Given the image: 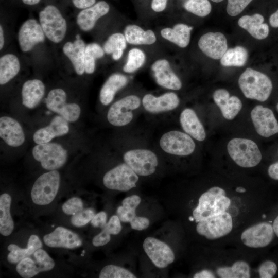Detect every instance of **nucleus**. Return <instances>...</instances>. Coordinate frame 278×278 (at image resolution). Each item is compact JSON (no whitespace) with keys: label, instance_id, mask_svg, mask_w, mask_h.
I'll return each instance as SVG.
<instances>
[{"label":"nucleus","instance_id":"39448f33","mask_svg":"<svg viewBox=\"0 0 278 278\" xmlns=\"http://www.w3.org/2000/svg\"><path fill=\"white\" fill-rule=\"evenodd\" d=\"M227 150L232 160L241 168L255 167L262 159L258 146L250 139L233 138L229 142Z\"/></svg>","mask_w":278,"mask_h":278},{"label":"nucleus","instance_id":"a211bd4d","mask_svg":"<svg viewBox=\"0 0 278 278\" xmlns=\"http://www.w3.org/2000/svg\"><path fill=\"white\" fill-rule=\"evenodd\" d=\"M45 35L37 20L29 19L23 23L18 32V41L21 50L27 52L35 45L44 41Z\"/></svg>","mask_w":278,"mask_h":278},{"label":"nucleus","instance_id":"79ce46f5","mask_svg":"<svg viewBox=\"0 0 278 278\" xmlns=\"http://www.w3.org/2000/svg\"><path fill=\"white\" fill-rule=\"evenodd\" d=\"M277 272L276 262L273 259H264L255 267V277L272 278L276 276Z\"/></svg>","mask_w":278,"mask_h":278},{"label":"nucleus","instance_id":"7c9ffc66","mask_svg":"<svg viewBox=\"0 0 278 278\" xmlns=\"http://www.w3.org/2000/svg\"><path fill=\"white\" fill-rule=\"evenodd\" d=\"M264 18L259 13L252 15H244L238 21L239 26L246 30L253 37L262 40L269 34L268 25L264 23Z\"/></svg>","mask_w":278,"mask_h":278},{"label":"nucleus","instance_id":"f8f14e48","mask_svg":"<svg viewBox=\"0 0 278 278\" xmlns=\"http://www.w3.org/2000/svg\"><path fill=\"white\" fill-rule=\"evenodd\" d=\"M138 176L125 163L120 164L107 171L103 183L107 188L126 192L136 186Z\"/></svg>","mask_w":278,"mask_h":278},{"label":"nucleus","instance_id":"bf43d9fd","mask_svg":"<svg viewBox=\"0 0 278 278\" xmlns=\"http://www.w3.org/2000/svg\"><path fill=\"white\" fill-rule=\"evenodd\" d=\"M40 0H22L23 2L28 5H33L38 4Z\"/></svg>","mask_w":278,"mask_h":278},{"label":"nucleus","instance_id":"3c124183","mask_svg":"<svg viewBox=\"0 0 278 278\" xmlns=\"http://www.w3.org/2000/svg\"><path fill=\"white\" fill-rule=\"evenodd\" d=\"M91 222L94 227L102 229L107 223V213L104 211L95 214Z\"/></svg>","mask_w":278,"mask_h":278},{"label":"nucleus","instance_id":"e433bc0d","mask_svg":"<svg viewBox=\"0 0 278 278\" xmlns=\"http://www.w3.org/2000/svg\"><path fill=\"white\" fill-rule=\"evenodd\" d=\"M141 201L140 196L136 195L127 197L122 201V205L116 210V214L121 222L130 223L137 216L135 210Z\"/></svg>","mask_w":278,"mask_h":278},{"label":"nucleus","instance_id":"13d9d810","mask_svg":"<svg viewBox=\"0 0 278 278\" xmlns=\"http://www.w3.org/2000/svg\"><path fill=\"white\" fill-rule=\"evenodd\" d=\"M4 45V31L2 25L0 26V49L1 50Z\"/></svg>","mask_w":278,"mask_h":278},{"label":"nucleus","instance_id":"8fccbe9b","mask_svg":"<svg viewBox=\"0 0 278 278\" xmlns=\"http://www.w3.org/2000/svg\"><path fill=\"white\" fill-rule=\"evenodd\" d=\"M130 223L132 229L137 231H142L149 227L150 221L147 218L136 216L130 222Z\"/></svg>","mask_w":278,"mask_h":278},{"label":"nucleus","instance_id":"9b49d317","mask_svg":"<svg viewBox=\"0 0 278 278\" xmlns=\"http://www.w3.org/2000/svg\"><path fill=\"white\" fill-rule=\"evenodd\" d=\"M160 148L165 152L177 156H187L193 153L196 144L185 132L171 130L164 133L159 141Z\"/></svg>","mask_w":278,"mask_h":278},{"label":"nucleus","instance_id":"5701e85b","mask_svg":"<svg viewBox=\"0 0 278 278\" xmlns=\"http://www.w3.org/2000/svg\"><path fill=\"white\" fill-rule=\"evenodd\" d=\"M0 137L8 146L16 147L25 142V136L20 123L9 116L0 118Z\"/></svg>","mask_w":278,"mask_h":278},{"label":"nucleus","instance_id":"393cba45","mask_svg":"<svg viewBox=\"0 0 278 278\" xmlns=\"http://www.w3.org/2000/svg\"><path fill=\"white\" fill-rule=\"evenodd\" d=\"M213 98L222 116L227 119H234L242 108V103L239 98L235 96H230L229 92L225 89L216 90L213 93Z\"/></svg>","mask_w":278,"mask_h":278},{"label":"nucleus","instance_id":"c9c22d12","mask_svg":"<svg viewBox=\"0 0 278 278\" xmlns=\"http://www.w3.org/2000/svg\"><path fill=\"white\" fill-rule=\"evenodd\" d=\"M127 42L124 34L116 32L111 34L105 42L103 49L107 54H112L115 61L119 60L127 47Z\"/></svg>","mask_w":278,"mask_h":278},{"label":"nucleus","instance_id":"6ab92c4d","mask_svg":"<svg viewBox=\"0 0 278 278\" xmlns=\"http://www.w3.org/2000/svg\"><path fill=\"white\" fill-rule=\"evenodd\" d=\"M179 103V97L173 92H166L158 96L146 94L142 99L144 109L153 114L171 111L177 108Z\"/></svg>","mask_w":278,"mask_h":278},{"label":"nucleus","instance_id":"c85d7f7f","mask_svg":"<svg viewBox=\"0 0 278 278\" xmlns=\"http://www.w3.org/2000/svg\"><path fill=\"white\" fill-rule=\"evenodd\" d=\"M128 82V78L123 74L114 73L111 75L101 88L99 93L100 102L105 106L109 105L117 92L125 86Z\"/></svg>","mask_w":278,"mask_h":278},{"label":"nucleus","instance_id":"bb28decb","mask_svg":"<svg viewBox=\"0 0 278 278\" xmlns=\"http://www.w3.org/2000/svg\"><path fill=\"white\" fill-rule=\"evenodd\" d=\"M45 88L40 80L26 81L22 89L23 105L28 109H33L41 102L45 94Z\"/></svg>","mask_w":278,"mask_h":278},{"label":"nucleus","instance_id":"ea45409f","mask_svg":"<svg viewBox=\"0 0 278 278\" xmlns=\"http://www.w3.org/2000/svg\"><path fill=\"white\" fill-rule=\"evenodd\" d=\"M146 59V56L143 50L138 48H131L128 51L123 70L126 73H133L143 66Z\"/></svg>","mask_w":278,"mask_h":278},{"label":"nucleus","instance_id":"a19ab883","mask_svg":"<svg viewBox=\"0 0 278 278\" xmlns=\"http://www.w3.org/2000/svg\"><path fill=\"white\" fill-rule=\"evenodd\" d=\"M183 7L187 11L199 17L207 16L212 10L208 0H186Z\"/></svg>","mask_w":278,"mask_h":278},{"label":"nucleus","instance_id":"6e6552de","mask_svg":"<svg viewBox=\"0 0 278 278\" xmlns=\"http://www.w3.org/2000/svg\"><path fill=\"white\" fill-rule=\"evenodd\" d=\"M40 24L45 36L55 43L61 42L67 31V23L59 9L54 5L46 6L39 13Z\"/></svg>","mask_w":278,"mask_h":278},{"label":"nucleus","instance_id":"20e7f679","mask_svg":"<svg viewBox=\"0 0 278 278\" xmlns=\"http://www.w3.org/2000/svg\"><path fill=\"white\" fill-rule=\"evenodd\" d=\"M238 84L246 98L260 101L267 100L272 90L270 79L265 74L251 68L241 74Z\"/></svg>","mask_w":278,"mask_h":278},{"label":"nucleus","instance_id":"f257e3e1","mask_svg":"<svg viewBox=\"0 0 278 278\" xmlns=\"http://www.w3.org/2000/svg\"><path fill=\"white\" fill-rule=\"evenodd\" d=\"M269 197L247 184L213 183L189 201L187 221L206 246H230L245 228L266 217Z\"/></svg>","mask_w":278,"mask_h":278},{"label":"nucleus","instance_id":"dca6fc26","mask_svg":"<svg viewBox=\"0 0 278 278\" xmlns=\"http://www.w3.org/2000/svg\"><path fill=\"white\" fill-rule=\"evenodd\" d=\"M250 114L254 127L259 135L268 137L278 133V122L271 109L257 105Z\"/></svg>","mask_w":278,"mask_h":278},{"label":"nucleus","instance_id":"680f3d73","mask_svg":"<svg viewBox=\"0 0 278 278\" xmlns=\"http://www.w3.org/2000/svg\"><path fill=\"white\" fill-rule=\"evenodd\" d=\"M80 36L79 34H77L76 36V39H80Z\"/></svg>","mask_w":278,"mask_h":278},{"label":"nucleus","instance_id":"7ed1b4c3","mask_svg":"<svg viewBox=\"0 0 278 278\" xmlns=\"http://www.w3.org/2000/svg\"><path fill=\"white\" fill-rule=\"evenodd\" d=\"M266 217L245 228L237 235L230 246L258 257L265 249L273 243L276 237L271 221L266 220Z\"/></svg>","mask_w":278,"mask_h":278},{"label":"nucleus","instance_id":"f3484780","mask_svg":"<svg viewBox=\"0 0 278 278\" xmlns=\"http://www.w3.org/2000/svg\"><path fill=\"white\" fill-rule=\"evenodd\" d=\"M151 70L155 82L159 86L173 91L181 89L182 82L167 59H159L154 61L151 66Z\"/></svg>","mask_w":278,"mask_h":278},{"label":"nucleus","instance_id":"ddd939ff","mask_svg":"<svg viewBox=\"0 0 278 278\" xmlns=\"http://www.w3.org/2000/svg\"><path fill=\"white\" fill-rule=\"evenodd\" d=\"M55 265L53 258L44 250L40 248L19 262L16 270L21 277L31 278L40 272L51 270Z\"/></svg>","mask_w":278,"mask_h":278},{"label":"nucleus","instance_id":"864d4df0","mask_svg":"<svg viewBox=\"0 0 278 278\" xmlns=\"http://www.w3.org/2000/svg\"><path fill=\"white\" fill-rule=\"evenodd\" d=\"M74 6L79 9H84L94 5L96 0H72Z\"/></svg>","mask_w":278,"mask_h":278},{"label":"nucleus","instance_id":"e2e57ef3","mask_svg":"<svg viewBox=\"0 0 278 278\" xmlns=\"http://www.w3.org/2000/svg\"><path fill=\"white\" fill-rule=\"evenodd\" d=\"M276 109H277V111H278V103H277V105H276Z\"/></svg>","mask_w":278,"mask_h":278},{"label":"nucleus","instance_id":"cd10ccee","mask_svg":"<svg viewBox=\"0 0 278 278\" xmlns=\"http://www.w3.org/2000/svg\"><path fill=\"white\" fill-rule=\"evenodd\" d=\"M86 45L80 39H76L74 42H67L63 47V52L70 59L76 73L82 75L85 72L84 51Z\"/></svg>","mask_w":278,"mask_h":278},{"label":"nucleus","instance_id":"72a5a7b5","mask_svg":"<svg viewBox=\"0 0 278 278\" xmlns=\"http://www.w3.org/2000/svg\"><path fill=\"white\" fill-rule=\"evenodd\" d=\"M20 63L18 57L12 54L3 55L0 58V84L9 82L19 73Z\"/></svg>","mask_w":278,"mask_h":278},{"label":"nucleus","instance_id":"412c9836","mask_svg":"<svg viewBox=\"0 0 278 278\" xmlns=\"http://www.w3.org/2000/svg\"><path fill=\"white\" fill-rule=\"evenodd\" d=\"M200 50L207 56L220 59L227 50L225 37L220 32H208L202 35L198 41Z\"/></svg>","mask_w":278,"mask_h":278},{"label":"nucleus","instance_id":"c756f323","mask_svg":"<svg viewBox=\"0 0 278 278\" xmlns=\"http://www.w3.org/2000/svg\"><path fill=\"white\" fill-rule=\"evenodd\" d=\"M193 29L185 24L178 23L172 27H165L160 31L161 37L179 47L185 48L190 42L191 31Z\"/></svg>","mask_w":278,"mask_h":278},{"label":"nucleus","instance_id":"9d476101","mask_svg":"<svg viewBox=\"0 0 278 278\" xmlns=\"http://www.w3.org/2000/svg\"><path fill=\"white\" fill-rule=\"evenodd\" d=\"M142 100L136 95H127L113 103L107 113V119L112 126L123 127L133 119L134 112L140 107Z\"/></svg>","mask_w":278,"mask_h":278},{"label":"nucleus","instance_id":"4468645a","mask_svg":"<svg viewBox=\"0 0 278 278\" xmlns=\"http://www.w3.org/2000/svg\"><path fill=\"white\" fill-rule=\"evenodd\" d=\"M66 93L63 89H53L45 99L46 106L68 122H75L80 115L81 108L76 103H66Z\"/></svg>","mask_w":278,"mask_h":278},{"label":"nucleus","instance_id":"6e6d98bb","mask_svg":"<svg viewBox=\"0 0 278 278\" xmlns=\"http://www.w3.org/2000/svg\"><path fill=\"white\" fill-rule=\"evenodd\" d=\"M269 23L274 28L278 27V9L270 15Z\"/></svg>","mask_w":278,"mask_h":278},{"label":"nucleus","instance_id":"f704fd0d","mask_svg":"<svg viewBox=\"0 0 278 278\" xmlns=\"http://www.w3.org/2000/svg\"><path fill=\"white\" fill-rule=\"evenodd\" d=\"M11 197L7 193L0 196V233L2 235H10L14 229V222L10 213Z\"/></svg>","mask_w":278,"mask_h":278},{"label":"nucleus","instance_id":"b1692460","mask_svg":"<svg viewBox=\"0 0 278 278\" xmlns=\"http://www.w3.org/2000/svg\"><path fill=\"white\" fill-rule=\"evenodd\" d=\"M109 10L110 6L106 1H98L79 13L76 18L77 24L82 30L89 31L94 27L99 19L106 15Z\"/></svg>","mask_w":278,"mask_h":278},{"label":"nucleus","instance_id":"f03ea898","mask_svg":"<svg viewBox=\"0 0 278 278\" xmlns=\"http://www.w3.org/2000/svg\"><path fill=\"white\" fill-rule=\"evenodd\" d=\"M205 266L193 275L194 278L255 277L257 257L230 246H206Z\"/></svg>","mask_w":278,"mask_h":278},{"label":"nucleus","instance_id":"4be33fe9","mask_svg":"<svg viewBox=\"0 0 278 278\" xmlns=\"http://www.w3.org/2000/svg\"><path fill=\"white\" fill-rule=\"evenodd\" d=\"M69 130L68 121L58 115L53 118L48 125L37 130L33 140L37 144L50 142L55 137L65 135Z\"/></svg>","mask_w":278,"mask_h":278},{"label":"nucleus","instance_id":"052dcab7","mask_svg":"<svg viewBox=\"0 0 278 278\" xmlns=\"http://www.w3.org/2000/svg\"><path fill=\"white\" fill-rule=\"evenodd\" d=\"M211 1L216 3H219L222 1L223 0H211Z\"/></svg>","mask_w":278,"mask_h":278},{"label":"nucleus","instance_id":"2f4dec72","mask_svg":"<svg viewBox=\"0 0 278 278\" xmlns=\"http://www.w3.org/2000/svg\"><path fill=\"white\" fill-rule=\"evenodd\" d=\"M124 34L127 43L134 45H150L155 43L157 37L151 29L144 30L136 24L127 25Z\"/></svg>","mask_w":278,"mask_h":278},{"label":"nucleus","instance_id":"603ef678","mask_svg":"<svg viewBox=\"0 0 278 278\" xmlns=\"http://www.w3.org/2000/svg\"><path fill=\"white\" fill-rule=\"evenodd\" d=\"M169 0H151V10L156 13H161L166 9Z\"/></svg>","mask_w":278,"mask_h":278},{"label":"nucleus","instance_id":"a18cd8bd","mask_svg":"<svg viewBox=\"0 0 278 278\" xmlns=\"http://www.w3.org/2000/svg\"><path fill=\"white\" fill-rule=\"evenodd\" d=\"M62 209L65 214L73 216L83 209V203L80 198L74 197L64 203Z\"/></svg>","mask_w":278,"mask_h":278},{"label":"nucleus","instance_id":"0eeeda50","mask_svg":"<svg viewBox=\"0 0 278 278\" xmlns=\"http://www.w3.org/2000/svg\"><path fill=\"white\" fill-rule=\"evenodd\" d=\"M32 153L42 167L48 171L61 168L68 157L67 150L61 145L52 142L37 144L32 149Z\"/></svg>","mask_w":278,"mask_h":278},{"label":"nucleus","instance_id":"c03bdc74","mask_svg":"<svg viewBox=\"0 0 278 278\" xmlns=\"http://www.w3.org/2000/svg\"><path fill=\"white\" fill-rule=\"evenodd\" d=\"M95 215V212L92 208L83 209L72 216L71 222L74 226L77 227H82L91 221Z\"/></svg>","mask_w":278,"mask_h":278},{"label":"nucleus","instance_id":"2eb2a0df","mask_svg":"<svg viewBox=\"0 0 278 278\" xmlns=\"http://www.w3.org/2000/svg\"><path fill=\"white\" fill-rule=\"evenodd\" d=\"M144 250L152 263L159 268H164L172 263L175 255L165 242L152 237H148L143 244Z\"/></svg>","mask_w":278,"mask_h":278},{"label":"nucleus","instance_id":"de8ad7c7","mask_svg":"<svg viewBox=\"0 0 278 278\" xmlns=\"http://www.w3.org/2000/svg\"><path fill=\"white\" fill-rule=\"evenodd\" d=\"M120 220L117 215H113L102 228L112 235H117L121 230Z\"/></svg>","mask_w":278,"mask_h":278},{"label":"nucleus","instance_id":"4c0bfd02","mask_svg":"<svg viewBox=\"0 0 278 278\" xmlns=\"http://www.w3.org/2000/svg\"><path fill=\"white\" fill-rule=\"evenodd\" d=\"M248 57L247 50L238 46L227 50L220 59V63L224 66H242L246 64Z\"/></svg>","mask_w":278,"mask_h":278},{"label":"nucleus","instance_id":"a878e982","mask_svg":"<svg viewBox=\"0 0 278 278\" xmlns=\"http://www.w3.org/2000/svg\"><path fill=\"white\" fill-rule=\"evenodd\" d=\"M179 119L180 125L186 133L200 142L205 140L206 133L204 128L193 109H184L180 114Z\"/></svg>","mask_w":278,"mask_h":278},{"label":"nucleus","instance_id":"37998d69","mask_svg":"<svg viewBox=\"0 0 278 278\" xmlns=\"http://www.w3.org/2000/svg\"><path fill=\"white\" fill-rule=\"evenodd\" d=\"M99 278H135L134 274L121 267L114 265L105 266L100 271Z\"/></svg>","mask_w":278,"mask_h":278},{"label":"nucleus","instance_id":"5fc2aeb1","mask_svg":"<svg viewBox=\"0 0 278 278\" xmlns=\"http://www.w3.org/2000/svg\"><path fill=\"white\" fill-rule=\"evenodd\" d=\"M269 176L274 180H278V161L271 164L268 168Z\"/></svg>","mask_w":278,"mask_h":278},{"label":"nucleus","instance_id":"1a4fd4ad","mask_svg":"<svg viewBox=\"0 0 278 278\" xmlns=\"http://www.w3.org/2000/svg\"><path fill=\"white\" fill-rule=\"evenodd\" d=\"M124 163L138 176L146 177L155 172L159 164L158 157L152 151L144 148L127 150L123 155Z\"/></svg>","mask_w":278,"mask_h":278},{"label":"nucleus","instance_id":"aec40b11","mask_svg":"<svg viewBox=\"0 0 278 278\" xmlns=\"http://www.w3.org/2000/svg\"><path fill=\"white\" fill-rule=\"evenodd\" d=\"M43 241L46 245L52 248L75 249L82 244L77 234L63 227H58L51 233L45 235Z\"/></svg>","mask_w":278,"mask_h":278},{"label":"nucleus","instance_id":"09e8293b","mask_svg":"<svg viewBox=\"0 0 278 278\" xmlns=\"http://www.w3.org/2000/svg\"><path fill=\"white\" fill-rule=\"evenodd\" d=\"M110 235L106 230L102 229V231L93 238V245L95 247H100L106 245L111 240Z\"/></svg>","mask_w":278,"mask_h":278},{"label":"nucleus","instance_id":"423d86ee","mask_svg":"<svg viewBox=\"0 0 278 278\" xmlns=\"http://www.w3.org/2000/svg\"><path fill=\"white\" fill-rule=\"evenodd\" d=\"M60 184V175L57 170H51L39 176L34 182L31 197L38 205L49 204L55 199Z\"/></svg>","mask_w":278,"mask_h":278},{"label":"nucleus","instance_id":"473e14b6","mask_svg":"<svg viewBox=\"0 0 278 278\" xmlns=\"http://www.w3.org/2000/svg\"><path fill=\"white\" fill-rule=\"evenodd\" d=\"M42 247L40 238L36 235H31L28 240L26 248H21L15 244H10L7 249L9 251L7 258L11 264H18L25 257L32 255L36 250Z\"/></svg>","mask_w":278,"mask_h":278},{"label":"nucleus","instance_id":"58836bf2","mask_svg":"<svg viewBox=\"0 0 278 278\" xmlns=\"http://www.w3.org/2000/svg\"><path fill=\"white\" fill-rule=\"evenodd\" d=\"M105 51L98 44L91 43L86 45L84 51L85 72L88 74L94 73L96 59L103 57Z\"/></svg>","mask_w":278,"mask_h":278},{"label":"nucleus","instance_id":"4d7b16f0","mask_svg":"<svg viewBox=\"0 0 278 278\" xmlns=\"http://www.w3.org/2000/svg\"><path fill=\"white\" fill-rule=\"evenodd\" d=\"M271 221L275 237L278 238V214Z\"/></svg>","mask_w":278,"mask_h":278},{"label":"nucleus","instance_id":"49530a36","mask_svg":"<svg viewBox=\"0 0 278 278\" xmlns=\"http://www.w3.org/2000/svg\"><path fill=\"white\" fill-rule=\"evenodd\" d=\"M252 0H228L227 12L235 16L240 14Z\"/></svg>","mask_w":278,"mask_h":278}]
</instances>
